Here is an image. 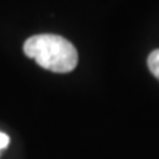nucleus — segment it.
I'll return each instance as SVG.
<instances>
[{
    "instance_id": "1",
    "label": "nucleus",
    "mask_w": 159,
    "mask_h": 159,
    "mask_svg": "<svg viewBox=\"0 0 159 159\" xmlns=\"http://www.w3.org/2000/svg\"><path fill=\"white\" fill-rule=\"evenodd\" d=\"M24 53L41 68L66 74L78 63V52L69 40L56 34H37L24 43Z\"/></svg>"
},
{
    "instance_id": "2",
    "label": "nucleus",
    "mask_w": 159,
    "mask_h": 159,
    "mask_svg": "<svg viewBox=\"0 0 159 159\" xmlns=\"http://www.w3.org/2000/svg\"><path fill=\"white\" fill-rule=\"evenodd\" d=\"M148 66L150 72L159 80V49L153 50L148 57Z\"/></svg>"
},
{
    "instance_id": "3",
    "label": "nucleus",
    "mask_w": 159,
    "mask_h": 159,
    "mask_svg": "<svg viewBox=\"0 0 159 159\" xmlns=\"http://www.w3.org/2000/svg\"><path fill=\"white\" fill-rule=\"evenodd\" d=\"M7 146H9V136L0 131V150H2V149H6Z\"/></svg>"
}]
</instances>
